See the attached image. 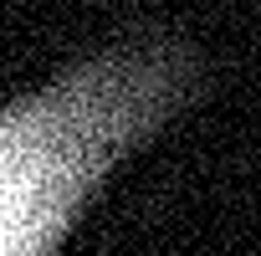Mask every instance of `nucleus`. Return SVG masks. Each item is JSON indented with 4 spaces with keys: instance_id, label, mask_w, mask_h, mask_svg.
Returning <instances> with one entry per match:
<instances>
[{
    "instance_id": "1",
    "label": "nucleus",
    "mask_w": 261,
    "mask_h": 256,
    "mask_svg": "<svg viewBox=\"0 0 261 256\" xmlns=\"http://www.w3.org/2000/svg\"><path fill=\"white\" fill-rule=\"evenodd\" d=\"M159 67H97L6 118V256H41L82 185L159 108Z\"/></svg>"
}]
</instances>
